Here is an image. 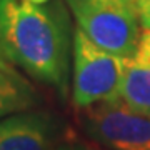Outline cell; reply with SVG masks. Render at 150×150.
<instances>
[{"label":"cell","mask_w":150,"mask_h":150,"mask_svg":"<svg viewBox=\"0 0 150 150\" xmlns=\"http://www.w3.org/2000/svg\"><path fill=\"white\" fill-rule=\"evenodd\" d=\"M62 0H0V47L7 60L67 95L74 30Z\"/></svg>","instance_id":"cell-1"},{"label":"cell","mask_w":150,"mask_h":150,"mask_svg":"<svg viewBox=\"0 0 150 150\" xmlns=\"http://www.w3.org/2000/svg\"><path fill=\"white\" fill-rule=\"evenodd\" d=\"M79 27L92 42L122 59L137 55L142 25L137 0H65Z\"/></svg>","instance_id":"cell-2"},{"label":"cell","mask_w":150,"mask_h":150,"mask_svg":"<svg viewBox=\"0 0 150 150\" xmlns=\"http://www.w3.org/2000/svg\"><path fill=\"white\" fill-rule=\"evenodd\" d=\"M123 59L92 42L79 27L74 30L72 52V102L88 108L120 98Z\"/></svg>","instance_id":"cell-3"},{"label":"cell","mask_w":150,"mask_h":150,"mask_svg":"<svg viewBox=\"0 0 150 150\" xmlns=\"http://www.w3.org/2000/svg\"><path fill=\"white\" fill-rule=\"evenodd\" d=\"M88 139L108 150H150V115L137 112L122 98L82 110Z\"/></svg>","instance_id":"cell-4"},{"label":"cell","mask_w":150,"mask_h":150,"mask_svg":"<svg viewBox=\"0 0 150 150\" xmlns=\"http://www.w3.org/2000/svg\"><path fill=\"white\" fill-rule=\"evenodd\" d=\"M0 150H57L52 118L27 110L2 118Z\"/></svg>","instance_id":"cell-5"},{"label":"cell","mask_w":150,"mask_h":150,"mask_svg":"<svg viewBox=\"0 0 150 150\" xmlns=\"http://www.w3.org/2000/svg\"><path fill=\"white\" fill-rule=\"evenodd\" d=\"M120 98L134 110L150 115V62L137 55L123 59Z\"/></svg>","instance_id":"cell-6"},{"label":"cell","mask_w":150,"mask_h":150,"mask_svg":"<svg viewBox=\"0 0 150 150\" xmlns=\"http://www.w3.org/2000/svg\"><path fill=\"white\" fill-rule=\"evenodd\" d=\"M37 95L22 75H12L0 70V120L32 108Z\"/></svg>","instance_id":"cell-7"},{"label":"cell","mask_w":150,"mask_h":150,"mask_svg":"<svg viewBox=\"0 0 150 150\" xmlns=\"http://www.w3.org/2000/svg\"><path fill=\"white\" fill-rule=\"evenodd\" d=\"M137 12L142 30H150V0H137Z\"/></svg>","instance_id":"cell-8"},{"label":"cell","mask_w":150,"mask_h":150,"mask_svg":"<svg viewBox=\"0 0 150 150\" xmlns=\"http://www.w3.org/2000/svg\"><path fill=\"white\" fill-rule=\"evenodd\" d=\"M137 57L150 62V30H144V32H142L139 50H137Z\"/></svg>","instance_id":"cell-9"},{"label":"cell","mask_w":150,"mask_h":150,"mask_svg":"<svg viewBox=\"0 0 150 150\" xmlns=\"http://www.w3.org/2000/svg\"><path fill=\"white\" fill-rule=\"evenodd\" d=\"M57 150H92L90 144L80 142V140H67L57 145Z\"/></svg>","instance_id":"cell-10"},{"label":"cell","mask_w":150,"mask_h":150,"mask_svg":"<svg viewBox=\"0 0 150 150\" xmlns=\"http://www.w3.org/2000/svg\"><path fill=\"white\" fill-rule=\"evenodd\" d=\"M0 70H4V72H8V74L12 75H20L18 72H17L15 65H12L8 60H7L5 54H4V50H2V47H0Z\"/></svg>","instance_id":"cell-11"},{"label":"cell","mask_w":150,"mask_h":150,"mask_svg":"<svg viewBox=\"0 0 150 150\" xmlns=\"http://www.w3.org/2000/svg\"><path fill=\"white\" fill-rule=\"evenodd\" d=\"M90 149H92V150H108V149H105V147H100V145H93V144H90Z\"/></svg>","instance_id":"cell-12"}]
</instances>
